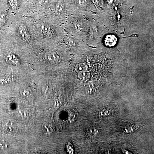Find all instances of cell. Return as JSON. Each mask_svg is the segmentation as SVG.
<instances>
[{"mask_svg": "<svg viewBox=\"0 0 154 154\" xmlns=\"http://www.w3.org/2000/svg\"><path fill=\"white\" fill-rule=\"evenodd\" d=\"M18 33L21 38L24 41H28L30 39L29 32L25 25L22 24L19 26L18 28Z\"/></svg>", "mask_w": 154, "mask_h": 154, "instance_id": "1", "label": "cell"}, {"mask_svg": "<svg viewBox=\"0 0 154 154\" xmlns=\"http://www.w3.org/2000/svg\"><path fill=\"white\" fill-rule=\"evenodd\" d=\"M45 59L48 62L50 63L55 64L58 63L60 57L57 53L49 52L45 54Z\"/></svg>", "mask_w": 154, "mask_h": 154, "instance_id": "2", "label": "cell"}, {"mask_svg": "<svg viewBox=\"0 0 154 154\" xmlns=\"http://www.w3.org/2000/svg\"><path fill=\"white\" fill-rule=\"evenodd\" d=\"M38 30L43 35L51 36L52 35V30L49 25L45 24H38L37 25Z\"/></svg>", "mask_w": 154, "mask_h": 154, "instance_id": "3", "label": "cell"}, {"mask_svg": "<svg viewBox=\"0 0 154 154\" xmlns=\"http://www.w3.org/2000/svg\"><path fill=\"white\" fill-rule=\"evenodd\" d=\"M7 60L13 65L17 66L20 63L19 58L13 52H9L7 55Z\"/></svg>", "mask_w": 154, "mask_h": 154, "instance_id": "4", "label": "cell"}, {"mask_svg": "<svg viewBox=\"0 0 154 154\" xmlns=\"http://www.w3.org/2000/svg\"><path fill=\"white\" fill-rule=\"evenodd\" d=\"M3 129L6 133H10L14 132L15 130V125L11 122H6L3 124Z\"/></svg>", "mask_w": 154, "mask_h": 154, "instance_id": "5", "label": "cell"}, {"mask_svg": "<svg viewBox=\"0 0 154 154\" xmlns=\"http://www.w3.org/2000/svg\"><path fill=\"white\" fill-rule=\"evenodd\" d=\"M78 76V78L82 81H87L90 78V73L88 72H86V71L85 72H79Z\"/></svg>", "mask_w": 154, "mask_h": 154, "instance_id": "6", "label": "cell"}, {"mask_svg": "<svg viewBox=\"0 0 154 154\" xmlns=\"http://www.w3.org/2000/svg\"><path fill=\"white\" fill-rule=\"evenodd\" d=\"M75 69L78 72L86 71L88 69V66L86 64L81 63L78 64L76 66Z\"/></svg>", "mask_w": 154, "mask_h": 154, "instance_id": "7", "label": "cell"}, {"mask_svg": "<svg viewBox=\"0 0 154 154\" xmlns=\"http://www.w3.org/2000/svg\"><path fill=\"white\" fill-rule=\"evenodd\" d=\"M111 112L110 109H104L101 110V112L99 113V116L102 117H107L110 115Z\"/></svg>", "mask_w": 154, "mask_h": 154, "instance_id": "8", "label": "cell"}, {"mask_svg": "<svg viewBox=\"0 0 154 154\" xmlns=\"http://www.w3.org/2000/svg\"><path fill=\"white\" fill-rule=\"evenodd\" d=\"M21 95L23 98H29L31 95V91L28 89H24L21 91Z\"/></svg>", "mask_w": 154, "mask_h": 154, "instance_id": "9", "label": "cell"}, {"mask_svg": "<svg viewBox=\"0 0 154 154\" xmlns=\"http://www.w3.org/2000/svg\"><path fill=\"white\" fill-rule=\"evenodd\" d=\"M44 128L48 134H51L54 132L53 128L52 125H44Z\"/></svg>", "mask_w": 154, "mask_h": 154, "instance_id": "10", "label": "cell"}, {"mask_svg": "<svg viewBox=\"0 0 154 154\" xmlns=\"http://www.w3.org/2000/svg\"><path fill=\"white\" fill-rule=\"evenodd\" d=\"M56 11L57 14H61L63 10V6L61 3H58L56 5Z\"/></svg>", "mask_w": 154, "mask_h": 154, "instance_id": "11", "label": "cell"}, {"mask_svg": "<svg viewBox=\"0 0 154 154\" xmlns=\"http://www.w3.org/2000/svg\"><path fill=\"white\" fill-rule=\"evenodd\" d=\"M107 42L109 45H113L116 43V39L114 36H109L107 38Z\"/></svg>", "mask_w": 154, "mask_h": 154, "instance_id": "12", "label": "cell"}, {"mask_svg": "<svg viewBox=\"0 0 154 154\" xmlns=\"http://www.w3.org/2000/svg\"><path fill=\"white\" fill-rule=\"evenodd\" d=\"M9 5L12 8H17L18 6V2L17 0H9Z\"/></svg>", "mask_w": 154, "mask_h": 154, "instance_id": "13", "label": "cell"}, {"mask_svg": "<svg viewBox=\"0 0 154 154\" xmlns=\"http://www.w3.org/2000/svg\"><path fill=\"white\" fill-rule=\"evenodd\" d=\"M6 15L4 14H0V27L2 26L6 22Z\"/></svg>", "mask_w": 154, "mask_h": 154, "instance_id": "14", "label": "cell"}, {"mask_svg": "<svg viewBox=\"0 0 154 154\" xmlns=\"http://www.w3.org/2000/svg\"><path fill=\"white\" fill-rule=\"evenodd\" d=\"M11 79L8 77H1L0 78V84L4 85L10 82Z\"/></svg>", "mask_w": 154, "mask_h": 154, "instance_id": "15", "label": "cell"}, {"mask_svg": "<svg viewBox=\"0 0 154 154\" xmlns=\"http://www.w3.org/2000/svg\"><path fill=\"white\" fill-rule=\"evenodd\" d=\"M8 145L4 142H0V150H3L7 148Z\"/></svg>", "mask_w": 154, "mask_h": 154, "instance_id": "16", "label": "cell"}, {"mask_svg": "<svg viewBox=\"0 0 154 154\" xmlns=\"http://www.w3.org/2000/svg\"><path fill=\"white\" fill-rule=\"evenodd\" d=\"M61 104V103L60 100L57 99L54 101V107L55 108H58L60 106Z\"/></svg>", "mask_w": 154, "mask_h": 154, "instance_id": "17", "label": "cell"}, {"mask_svg": "<svg viewBox=\"0 0 154 154\" xmlns=\"http://www.w3.org/2000/svg\"><path fill=\"white\" fill-rule=\"evenodd\" d=\"M133 126H131L128 127L126 128V132L128 133H131L132 132V131H134V129H133Z\"/></svg>", "mask_w": 154, "mask_h": 154, "instance_id": "18", "label": "cell"}, {"mask_svg": "<svg viewBox=\"0 0 154 154\" xmlns=\"http://www.w3.org/2000/svg\"><path fill=\"white\" fill-rule=\"evenodd\" d=\"M40 4H45V3H47L48 2V0H38Z\"/></svg>", "mask_w": 154, "mask_h": 154, "instance_id": "19", "label": "cell"}]
</instances>
